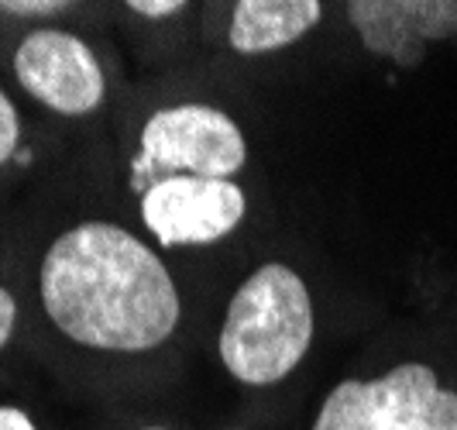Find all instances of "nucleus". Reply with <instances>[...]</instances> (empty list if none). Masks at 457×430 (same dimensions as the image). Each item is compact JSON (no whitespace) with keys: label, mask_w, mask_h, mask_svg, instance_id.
<instances>
[{"label":"nucleus","mask_w":457,"mask_h":430,"mask_svg":"<svg viewBox=\"0 0 457 430\" xmlns=\"http://www.w3.org/2000/svg\"><path fill=\"white\" fill-rule=\"evenodd\" d=\"M24 290V351L100 407L152 400L186 375L200 290L76 162L7 214Z\"/></svg>","instance_id":"obj_1"},{"label":"nucleus","mask_w":457,"mask_h":430,"mask_svg":"<svg viewBox=\"0 0 457 430\" xmlns=\"http://www.w3.org/2000/svg\"><path fill=\"white\" fill-rule=\"evenodd\" d=\"M79 165L196 290L265 241L272 197L252 111L220 69L135 80L111 141Z\"/></svg>","instance_id":"obj_2"},{"label":"nucleus","mask_w":457,"mask_h":430,"mask_svg":"<svg viewBox=\"0 0 457 430\" xmlns=\"http://www.w3.org/2000/svg\"><path fill=\"white\" fill-rule=\"evenodd\" d=\"M303 430H457V327L378 334L323 385Z\"/></svg>","instance_id":"obj_3"},{"label":"nucleus","mask_w":457,"mask_h":430,"mask_svg":"<svg viewBox=\"0 0 457 430\" xmlns=\"http://www.w3.org/2000/svg\"><path fill=\"white\" fill-rule=\"evenodd\" d=\"M0 76L76 162L111 141L114 114L135 83L111 24L0 31Z\"/></svg>","instance_id":"obj_4"},{"label":"nucleus","mask_w":457,"mask_h":430,"mask_svg":"<svg viewBox=\"0 0 457 430\" xmlns=\"http://www.w3.org/2000/svg\"><path fill=\"white\" fill-rule=\"evenodd\" d=\"M320 338V299L310 272L262 255L230 282L213 324V358L241 396L275 400L306 372Z\"/></svg>","instance_id":"obj_5"},{"label":"nucleus","mask_w":457,"mask_h":430,"mask_svg":"<svg viewBox=\"0 0 457 430\" xmlns=\"http://www.w3.org/2000/svg\"><path fill=\"white\" fill-rule=\"evenodd\" d=\"M323 0H206L200 7V59L265 63L310 42L330 18Z\"/></svg>","instance_id":"obj_6"},{"label":"nucleus","mask_w":457,"mask_h":430,"mask_svg":"<svg viewBox=\"0 0 457 430\" xmlns=\"http://www.w3.org/2000/svg\"><path fill=\"white\" fill-rule=\"evenodd\" d=\"M354 38L368 55L389 66L412 69L427 59V52L457 38V4L454 0H412V4H341L337 7Z\"/></svg>","instance_id":"obj_7"},{"label":"nucleus","mask_w":457,"mask_h":430,"mask_svg":"<svg viewBox=\"0 0 457 430\" xmlns=\"http://www.w3.org/2000/svg\"><path fill=\"white\" fill-rule=\"evenodd\" d=\"M76 165V156L48 131L0 76V217Z\"/></svg>","instance_id":"obj_8"},{"label":"nucleus","mask_w":457,"mask_h":430,"mask_svg":"<svg viewBox=\"0 0 457 430\" xmlns=\"http://www.w3.org/2000/svg\"><path fill=\"white\" fill-rule=\"evenodd\" d=\"M200 7L193 0H120L111 4L117 46H128L148 76H169L204 66Z\"/></svg>","instance_id":"obj_9"},{"label":"nucleus","mask_w":457,"mask_h":430,"mask_svg":"<svg viewBox=\"0 0 457 430\" xmlns=\"http://www.w3.org/2000/svg\"><path fill=\"white\" fill-rule=\"evenodd\" d=\"M24 341H28V314H24L18 255H14L7 217H0V368L14 355H28Z\"/></svg>","instance_id":"obj_10"},{"label":"nucleus","mask_w":457,"mask_h":430,"mask_svg":"<svg viewBox=\"0 0 457 430\" xmlns=\"http://www.w3.org/2000/svg\"><path fill=\"white\" fill-rule=\"evenodd\" d=\"M48 24H111V4L83 0H0V31Z\"/></svg>","instance_id":"obj_11"},{"label":"nucleus","mask_w":457,"mask_h":430,"mask_svg":"<svg viewBox=\"0 0 457 430\" xmlns=\"http://www.w3.org/2000/svg\"><path fill=\"white\" fill-rule=\"evenodd\" d=\"M0 430H59V427L48 424L46 417L31 407L28 400L0 392Z\"/></svg>","instance_id":"obj_12"},{"label":"nucleus","mask_w":457,"mask_h":430,"mask_svg":"<svg viewBox=\"0 0 457 430\" xmlns=\"http://www.w3.org/2000/svg\"><path fill=\"white\" fill-rule=\"evenodd\" d=\"M93 430H183L176 427V424H165V420H145V417H128V413H104L100 420H96V427Z\"/></svg>","instance_id":"obj_13"},{"label":"nucleus","mask_w":457,"mask_h":430,"mask_svg":"<svg viewBox=\"0 0 457 430\" xmlns=\"http://www.w3.org/2000/svg\"><path fill=\"white\" fill-rule=\"evenodd\" d=\"M454 327H457V324H454Z\"/></svg>","instance_id":"obj_14"}]
</instances>
